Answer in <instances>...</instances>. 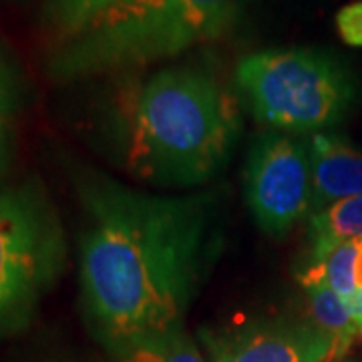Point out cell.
<instances>
[{
	"label": "cell",
	"mask_w": 362,
	"mask_h": 362,
	"mask_svg": "<svg viewBox=\"0 0 362 362\" xmlns=\"http://www.w3.org/2000/svg\"><path fill=\"white\" fill-rule=\"evenodd\" d=\"M127 2L131 0H49L42 16L61 42L77 35L107 11Z\"/></svg>",
	"instance_id": "7c38bea8"
},
{
	"label": "cell",
	"mask_w": 362,
	"mask_h": 362,
	"mask_svg": "<svg viewBox=\"0 0 362 362\" xmlns=\"http://www.w3.org/2000/svg\"><path fill=\"white\" fill-rule=\"evenodd\" d=\"M14 99H16V93H14L13 71L0 57V127L8 125V117L13 113Z\"/></svg>",
	"instance_id": "9a60e30c"
},
{
	"label": "cell",
	"mask_w": 362,
	"mask_h": 362,
	"mask_svg": "<svg viewBox=\"0 0 362 362\" xmlns=\"http://www.w3.org/2000/svg\"><path fill=\"white\" fill-rule=\"evenodd\" d=\"M356 288L362 290V242H361V254H358V264H356Z\"/></svg>",
	"instance_id": "ac0fdd59"
},
{
	"label": "cell",
	"mask_w": 362,
	"mask_h": 362,
	"mask_svg": "<svg viewBox=\"0 0 362 362\" xmlns=\"http://www.w3.org/2000/svg\"><path fill=\"white\" fill-rule=\"evenodd\" d=\"M6 151H8V145H6V127H0V173H2L4 163H6Z\"/></svg>",
	"instance_id": "e0dca14e"
},
{
	"label": "cell",
	"mask_w": 362,
	"mask_h": 362,
	"mask_svg": "<svg viewBox=\"0 0 362 362\" xmlns=\"http://www.w3.org/2000/svg\"><path fill=\"white\" fill-rule=\"evenodd\" d=\"M123 362H204V358L185 338L180 337V328H175L129 350Z\"/></svg>",
	"instance_id": "4fadbf2b"
},
{
	"label": "cell",
	"mask_w": 362,
	"mask_h": 362,
	"mask_svg": "<svg viewBox=\"0 0 362 362\" xmlns=\"http://www.w3.org/2000/svg\"><path fill=\"white\" fill-rule=\"evenodd\" d=\"M334 25L346 45L362 49V0L344 4L337 13Z\"/></svg>",
	"instance_id": "5bb4252c"
},
{
	"label": "cell",
	"mask_w": 362,
	"mask_h": 362,
	"mask_svg": "<svg viewBox=\"0 0 362 362\" xmlns=\"http://www.w3.org/2000/svg\"><path fill=\"white\" fill-rule=\"evenodd\" d=\"M216 362H332V344L314 324H264L214 340Z\"/></svg>",
	"instance_id": "52a82bcc"
},
{
	"label": "cell",
	"mask_w": 362,
	"mask_h": 362,
	"mask_svg": "<svg viewBox=\"0 0 362 362\" xmlns=\"http://www.w3.org/2000/svg\"><path fill=\"white\" fill-rule=\"evenodd\" d=\"M235 83L254 119L286 133H320L340 123L354 101V81L330 52L296 47L244 57Z\"/></svg>",
	"instance_id": "277c9868"
},
{
	"label": "cell",
	"mask_w": 362,
	"mask_h": 362,
	"mask_svg": "<svg viewBox=\"0 0 362 362\" xmlns=\"http://www.w3.org/2000/svg\"><path fill=\"white\" fill-rule=\"evenodd\" d=\"M346 302H349L350 314L354 318V324L358 328V337L362 338V290H356L352 296L346 298Z\"/></svg>",
	"instance_id": "2e32d148"
},
{
	"label": "cell",
	"mask_w": 362,
	"mask_h": 362,
	"mask_svg": "<svg viewBox=\"0 0 362 362\" xmlns=\"http://www.w3.org/2000/svg\"><path fill=\"white\" fill-rule=\"evenodd\" d=\"M308 304H310L312 324L322 332L332 344V362L342 358L358 337V328L350 314L346 298L338 296L334 290L326 286H308Z\"/></svg>",
	"instance_id": "30bf717a"
},
{
	"label": "cell",
	"mask_w": 362,
	"mask_h": 362,
	"mask_svg": "<svg viewBox=\"0 0 362 362\" xmlns=\"http://www.w3.org/2000/svg\"><path fill=\"white\" fill-rule=\"evenodd\" d=\"M346 242H362V195L340 199L310 216V259Z\"/></svg>",
	"instance_id": "9c48e42d"
},
{
	"label": "cell",
	"mask_w": 362,
	"mask_h": 362,
	"mask_svg": "<svg viewBox=\"0 0 362 362\" xmlns=\"http://www.w3.org/2000/svg\"><path fill=\"white\" fill-rule=\"evenodd\" d=\"M312 163V214L346 197L362 195V153L328 133H314L308 143Z\"/></svg>",
	"instance_id": "ba28073f"
},
{
	"label": "cell",
	"mask_w": 362,
	"mask_h": 362,
	"mask_svg": "<svg viewBox=\"0 0 362 362\" xmlns=\"http://www.w3.org/2000/svg\"><path fill=\"white\" fill-rule=\"evenodd\" d=\"M361 254V242H346L328 250L320 258L310 259L308 268L300 274V282L308 286H326L338 296L350 298L356 288V264Z\"/></svg>",
	"instance_id": "8fae6325"
},
{
	"label": "cell",
	"mask_w": 362,
	"mask_h": 362,
	"mask_svg": "<svg viewBox=\"0 0 362 362\" xmlns=\"http://www.w3.org/2000/svg\"><path fill=\"white\" fill-rule=\"evenodd\" d=\"M238 0H131L61 40L49 59L52 77L131 71L220 37L235 16Z\"/></svg>",
	"instance_id": "3957f363"
},
{
	"label": "cell",
	"mask_w": 362,
	"mask_h": 362,
	"mask_svg": "<svg viewBox=\"0 0 362 362\" xmlns=\"http://www.w3.org/2000/svg\"><path fill=\"white\" fill-rule=\"evenodd\" d=\"M65 240L54 211L33 183L0 194V334L25 322L57 280Z\"/></svg>",
	"instance_id": "5b68a950"
},
{
	"label": "cell",
	"mask_w": 362,
	"mask_h": 362,
	"mask_svg": "<svg viewBox=\"0 0 362 362\" xmlns=\"http://www.w3.org/2000/svg\"><path fill=\"white\" fill-rule=\"evenodd\" d=\"M246 204L259 230L282 238L310 218L312 163L308 143L288 133H264L246 165Z\"/></svg>",
	"instance_id": "8992f818"
},
{
	"label": "cell",
	"mask_w": 362,
	"mask_h": 362,
	"mask_svg": "<svg viewBox=\"0 0 362 362\" xmlns=\"http://www.w3.org/2000/svg\"><path fill=\"white\" fill-rule=\"evenodd\" d=\"M81 288L97 337L133 350L180 328L220 247L214 194L153 195L83 181Z\"/></svg>",
	"instance_id": "6da1fadb"
},
{
	"label": "cell",
	"mask_w": 362,
	"mask_h": 362,
	"mask_svg": "<svg viewBox=\"0 0 362 362\" xmlns=\"http://www.w3.org/2000/svg\"><path fill=\"white\" fill-rule=\"evenodd\" d=\"M238 133L233 95L199 69H163L125 95L121 107L127 168L159 187L187 189L216 177Z\"/></svg>",
	"instance_id": "7a4b0ae2"
}]
</instances>
